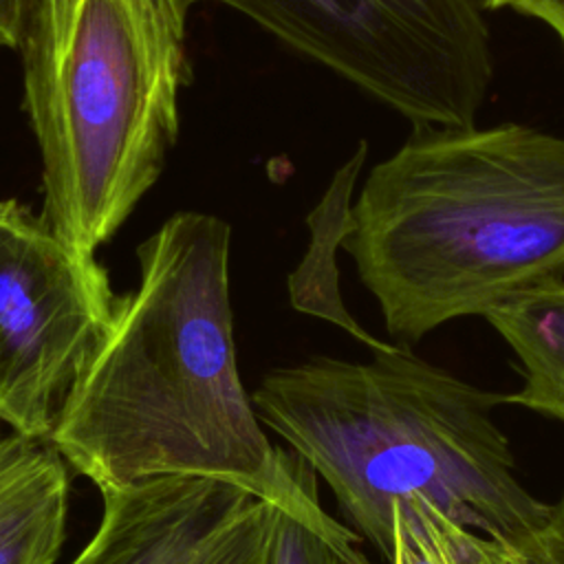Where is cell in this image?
<instances>
[{
    "mask_svg": "<svg viewBox=\"0 0 564 564\" xmlns=\"http://www.w3.org/2000/svg\"><path fill=\"white\" fill-rule=\"evenodd\" d=\"M192 0H33L24 110L42 159V218L95 256L163 172L187 84Z\"/></svg>",
    "mask_w": 564,
    "mask_h": 564,
    "instance_id": "4",
    "label": "cell"
},
{
    "mask_svg": "<svg viewBox=\"0 0 564 564\" xmlns=\"http://www.w3.org/2000/svg\"><path fill=\"white\" fill-rule=\"evenodd\" d=\"M394 544L390 564H469L460 524L452 522L421 494H408L392 507Z\"/></svg>",
    "mask_w": 564,
    "mask_h": 564,
    "instance_id": "12",
    "label": "cell"
},
{
    "mask_svg": "<svg viewBox=\"0 0 564 564\" xmlns=\"http://www.w3.org/2000/svg\"><path fill=\"white\" fill-rule=\"evenodd\" d=\"M229 225L178 212L137 247L139 284L77 381L51 445L99 491L207 476L271 498L278 445L245 390L229 300Z\"/></svg>",
    "mask_w": 564,
    "mask_h": 564,
    "instance_id": "1",
    "label": "cell"
},
{
    "mask_svg": "<svg viewBox=\"0 0 564 564\" xmlns=\"http://www.w3.org/2000/svg\"><path fill=\"white\" fill-rule=\"evenodd\" d=\"M485 319L520 361L522 388L505 394L502 403L564 425V278L527 291L489 311Z\"/></svg>",
    "mask_w": 564,
    "mask_h": 564,
    "instance_id": "10",
    "label": "cell"
},
{
    "mask_svg": "<svg viewBox=\"0 0 564 564\" xmlns=\"http://www.w3.org/2000/svg\"><path fill=\"white\" fill-rule=\"evenodd\" d=\"M33 0H0V48H20Z\"/></svg>",
    "mask_w": 564,
    "mask_h": 564,
    "instance_id": "16",
    "label": "cell"
},
{
    "mask_svg": "<svg viewBox=\"0 0 564 564\" xmlns=\"http://www.w3.org/2000/svg\"><path fill=\"white\" fill-rule=\"evenodd\" d=\"M240 11L419 126H469L496 73L478 0H192Z\"/></svg>",
    "mask_w": 564,
    "mask_h": 564,
    "instance_id": "5",
    "label": "cell"
},
{
    "mask_svg": "<svg viewBox=\"0 0 564 564\" xmlns=\"http://www.w3.org/2000/svg\"><path fill=\"white\" fill-rule=\"evenodd\" d=\"M341 249L403 346L564 278V137L412 128L366 176Z\"/></svg>",
    "mask_w": 564,
    "mask_h": 564,
    "instance_id": "2",
    "label": "cell"
},
{
    "mask_svg": "<svg viewBox=\"0 0 564 564\" xmlns=\"http://www.w3.org/2000/svg\"><path fill=\"white\" fill-rule=\"evenodd\" d=\"M267 500L273 511L267 564H370L359 533L322 507L317 474L297 452L278 445V482Z\"/></svg>",
    "mask_w": 564,
    "mask_h": 564,
    "instance_id": "11",
    "label": "cell"
},
{
    "mask_svg": "<svg viewBox=\"0 0 564 564\" xmlns=\"http://www.w3.org/2000/svg\"><path fill=\"white\" fill-rule=\"evenodd\" d=\"M70 471L51 443L0 427V564H55Z\"/></svg>",
    "mask_w": 564,
    "mask_h": 564,
    "instance_id": "8",
    "label": "cell"
},
{
    "mask_svg": "<svg viewBox=\"0 0 564 564\" xmlns=\"http://www.w3.org/2000/svg\"><path fill=\"white\" fill-rule=\"evenodd\" d=\"M99 494V527L70 564H205L258 498L207 476H159Z\"/></svg>",
    "mask_w": 564,
    "mask_h": 564,
    "instance_id": "7",
    "label": "cell"
},
{
    "mask_svg": "<svg viewBox=\"0 0 564 564\" xmlns=\"http://www.w3.org/2000/svg\"><path fill=\"white\" fill-rule=\"evenodd\" d=\"M469 564H564V491L546 518L511 538H485L463 529Z\"/></svg>",
    "mask_w": 564,
    "mask_h": 564,
    "instance_id": "13",
    "label": "cell"
},
{
    "mask_svg": "<svg viewBox=\"0 0 564 564\" xmlns=\"http://www.w3.org/2000/svg\"><path fill=\"white\" fill-rule=\"evenodd\" d=\"M271 522V502L256 498L205 564H267Z\"/></svg>",
    "mask_w": 564,
    "mask_h": 564,
    "instance_id": "14",
    "label": "cell"
},
{
    "mask_svg": "<svg viewBox=\"0 0 564 564\" xmlns=\"http://www.w3.org/2000/svg\"><path fill=\"white\" fill-rule=\"evenodd\" d=\"M368 159V143L361 139L352 154L337 167L326 192L306 216L311 231L308 247L300 264L289 275V297L295 311L326 319L348 335L366 344L370 350H388L394 344H386L370 335L346 311L339 293V273L335 253L350 231L352 192L361 167Z\"/></svg>",
    "mask_w": 564,
    "mask_h": 564,
    "instance_id": "9",
    "label": "cell"
},
{
    "mask_svg": "<svg viewBox=\"0 0 564 564\" xmlns=\"http://www.w3.org/2000/svg\"><path fill=\"white\" fill-rule=\"evenodd\" d=\"M117 295L95 256L15 198L0 200V423L51 443L106 339Z\"/></svg>",
    "mask_w": 564,
    "mask_h": 564,
    "instance_id": "6",
    "label": "cell"
},
{
    "mask_svg": "<svg viewBox=\"0 0 564 564\" xmlns=\"http://www.w3.org/2000/svg\"><path fill=\"white\" fill-rule=\"evenodd\" d=\"M482 9H500L502 7V0H478Z\"/></svg>",
    "mask_w": 564,
    "mask_h": 564,
    "instance_id": "17",
    "label": "cell"
},
{
    "mask_svg": "<svg viewBox=\"0 0 564 564\" xmlns=\"http://www.w3.org/2000/svg\"><path fill=\"white\" fill-rule=\"evenodd\" d=\"M500 9H513L520 15L542 22L564 48V0H502Z\"/></svg>",
    "mask_w": 564,
    "mask_h": 564,
    "instance_id": "15",
    "label": "cell"
},
{
    "mask_svg": "<svg viewBox=\"0 0 564 564\" xmlns=\"http://www.w3.org/2000/svg\"><path fill=\"white\" fill-rule=\"evenodd\" d=\"M502 397L394 344L368 361L313 357L273 368L251 401L390 562L392 507L414 491L485 538H511L546 518L551 502L522 487L494 421Z\"/></svg>",
    "mask_w": 564,
    "mask_h": 564,
    "instance_id": "3",
    "label": "cell"
}]
</instances>
